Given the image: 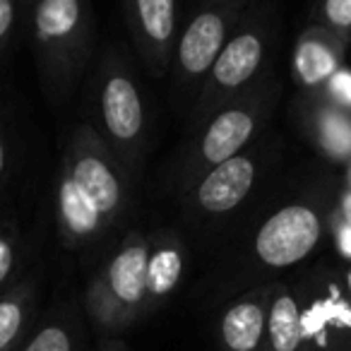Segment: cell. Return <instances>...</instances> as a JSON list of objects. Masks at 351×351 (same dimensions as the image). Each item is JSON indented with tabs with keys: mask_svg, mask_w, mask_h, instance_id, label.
<instances>
[{
	"mask_svg": "<svg viewBox=\"0 0 351 351\" xmlns=\"http://www.w3.org/2000/svg\"><path fill=\"white\" fill-rule=\"evenodd\" d=\"M135 176L89 123L70 128L56 178V226L65 248L97 245L125 221Z\"/></svg>",
	"mask_w": 351,
	"mask_h": 351,
	"instance_id": "obj_1",
	"label": "cell"
},
{
	"mask_svg": "<svg viewBox=\"0 0 351 351\" xmlns=\"http://www.w3.org/2000/svg\"><path fill=\"white\" fill-rule=\"evenodd\" d=\"M341 188L332 178L311 183L279 202L258 226L248 243V258L265 282L282 272L301 269L330 236V217Z\"/></svg>",
	"mask_w": 351,
	"mask_h": 351,
	"instance_id": "obj_2",
	"label": "cell"
},
{
	"mask_svg": "<svg viewBox=\"0 0 351 351\" xmlns=\"http://www.w3.org/2000/svg\"><path fill=\"white\" fill-rule=\"evenodd\" d=\"M89 125L132 176H140L149 147V111L125 46L101 51L87 84Z\"/></svg>",
	"mask_w": 351,
	"mask_h": 351,
	"instance_id": "obj_3",
	"label": "cell"
},
{
	"mask_svg": "<svg viewBox=\"0 0 351 351\" xmlns=\"http://www.w3.org/2000/svg\"><path fill=\"white\" fill-rule=\"evenodd\" d=\"M29 32L41 89L51 106H63L87 75L97 20L87 0H41L29 5Z\"/></svg>",
	"mask_w": 351,
	"mask_h": 351,
	"instance_id": "obj_4",
	"label": "cell"
},
{
	"mask_svg": "<svg viewBox=\"0 0 351 351\" xmlns=\"http://www.w3.org/2000/svg\"><path fill=\"white\" fill-rule=\"evenodd\" d=\"M282 97V80L267 73L255 87L226 101L207 118L195 123V132L188 137L176 166V186L183 188L205 171L224 164L250 149L265 137L274 108Z\"/></svg>",
	"mask_w": 351,
	"mask_h": 351,
	"instance_id": "obj_5",
	"label": "cell"
},
{
	"mask_svg": "<svg viewBox=\"0 0 351 351\" xmlns=\"http://www.w3.org/2000/svg\"><path fill=\"white\" fill-rule=\"evenodd\" d=\"M277 32L279 20L269 5H250L245 10L193 101V123H200L272 73L269 58L277 44Z\"/></svg>",
	"mask_w": 351,
	"mask_h": 351,
	"instance_id": "obj_6",
	"label": "cell"
},
{
	"mask_svg": "<svg viewBox=\"0 0 351 351\" xmlns=\"http://www.w3.org/2000/svg\"><path fill=\"white\" fill-rule=\"evenodd\" d=\"M147 255L149 234L140 229L128 231L89 282L84 308L104 335L125 332L147 317Z\"/></svg>",
	"mask_w": 351,
	"mask_h": 351,
	"instance_id": "obj_7",
	"label": "cell"
},
{
	"mask_svg": "<svg viewBox=\"0 0 351 351\" xmlns=\"http://www.w3.org/2000/svg\"><path fill=\"white\" fill-rule=\"evenodd\" d=\"M279 159L277 142L260 137L250 149L205 171L178 188V202L193 221H224L241 210L272 173Z\"/></svg>",
	"mask_w": 351,
	"mask_h": 351,
	"instance_id": "obj_8",
	"label": "cell"
},
{
	"mask_svg": "<svg viewBox=\"0 0 351 351\" xmlns=\"http://www.w3.org/2000/svg\"><path fill=\"white\" fill-rule=\"evenodd\" d=\"M291 282L301 298L303 351H351V298L339 265L317 260L296 269Z\"/></svg>",
	"mask_w": 351,
	"mask_h": 351,
	"instance_id": "obj_9",
	"label": "cell"
},
{
	"mask_svg": "<svg viewBox=\"0 0 351 351\" xmlns=\"http://www.w3.org/2000/svg\"><path fill=\"white\" fill-rule=\"evenodd\" d=\"M248 8V0H217L197 8L191 20L183 22L171 60V77L176 89L191 101H195L202 82Z\"/></svg>",
	"mask_w": 351,
	"mask_h": 351,
	"instance_id": "obj_10",
	"label": "cell"
},
{
	"mask_svg": "<svg viewBox=\"0 0 351 351\" xmlns=\"http://www.w3.org/2000/svg\"><path fill=\"white\" fill-rule=\"evenodd\" d=\"M121 12L147 75L154 80L166 77L183 27L181 5L176 0H125Z\"/></svg>",
	"mask_w": 351,
	"mask_h": 351,
	"instance_id": "obj_11",
	"label": "cell"
},
{
	"mask_svg": "<svg viewBox=\"0 0 351 351\" xmlns=\"http://www.w3.org/2000/svg\"><path fill=\"white\" fill-rule=\"evenodd\" d=\"M291 118L317 156L344 169L351 164V108L320 92L298 94L291 101Z\"/></svg>",
	"mask_w": 351,
	"mask_h": 351,
	"instance_id": "obj_12",
	"label": "cell"
},
{
	"mask_svg": "<svg viewBox=\"0 0 351 351\" xmlns=\"http://www.w3.org/2000/svg\"><path fill=\"white\" fill-rule=\"evenodd\" d=\"M269 282L250 284L224 303L217 322L221 351H265L269 320Z\"/></svg>",
	"mask_w": 351,
	"mask_h": 351,
	"instance_id": "obj_13",
	"label": "cell"
},
{
	"mask_svg": "<svg viewBox=\"0 0 351 351\" xmlns=\"http://www.w3.org/2000/svg\"><path fill=\"white\" fill-rule=\"evenodd\" d=\"M349 46L332 32L308 25L298 34L291 51V80L298 87V94L322 92L346 65Z\"/></svg>",
	"mask_w": 351,
	"mask_h": 351,
	"instance_id": "obj_14",
	"label": "cell"
},
{
	"mask_svg": "<svg viewBox=\"0 0 351 351\" xmlns=\"http://www.w3.org/2000/svg\"><path fill=\"white\" fill-rule=\"evenodd\" d=\"M191 253L173 229H156L149 234L147 255V308L145 315L161 311L178 293L188 272Z\"/></svg>",
	"mask_w": 351,
	"mask_h": 351,
	"instance_id": "obj_15",
	"label": "cell"
},
{
	"mask_svg": "<svg viewBox=\"0 0 351 351\" xmlns=\"http://www.w3.org/2000/svg\"><path fill=\"white\" fill-rule=\"evenodd\" d=\"M269 320H267V349L265 351H303L301 298L291 277H279L269 282Z\"/></svg>",
	"mask_w": 351,
	"mask_h": 351,
	"instance_id": "obj_16",
	"label": "cell"
},
{
	"mask_svg": "<svg viewBox=\"0 0 351 351\" xmlns=\"http://www.w3.org/2000/svg\"><path fill=\"white\" fill-rule=\"evenodd\" d=\"M39 287L34 279H20L0 293V351H15L25 344L36 313Z\"/></svg>",
	"mask_w": 351,
	"mask_h": 351,
	"instance_id": "obj_17",
	"label": "cell"
},
{
	"mask_svg": "<svg viewBox=\"0 0 351 351\" xmlns=\"http://www.w3.org/2000/svg\"><path fill=\"white\" fill-rule=\"evenodd\" d=\"M20 351H82V327L70 311L51 313L27 337Z\"/></svg>",
	"mask_w": 351,
	"mask_h": 351,
	"instance_id": "obj_18",
	"label": "cell"
},
{
	"mask_svg": "<svg viewBox=\"0 0 351 351\" xmlns=\"http://www.w3.org/2000/svg\"><path fill=\"white\" fill-rule=\"evenodd\" d=\"M308 25L322 27L332 32L346 44H351V0H325L317 3L311 10V22Z\"/></svg>",
	"mask_w": 351,
	"mask_h": 351,
	"instance_id": "obj_19",
	"label": "cell"
},
{
	"mask_svg": "<svg viewBox=\"0 0 351 351\" xmlns=\"http://www.w3.org/2000/svg\"><path fill=\"white\" fill-rule=\"evenodd\" d=\"M22 239L15 221H0V293L15 284V272L20 265Z\"/></svg>",
	"mask_w": 351,
	"mask_h": 351,
	"instance_id": "obj_20",
	"label": "cell"
},
{
	"mask_svg": "<svg viewBox=\"0 0 351 351\" xmlns=\"http://www.w3.org/2000/svg\"><path fill=\"white\" fill-rule=\"evenodd\" d=\"M17 22H20V5L12 0H0V63L5 60L12 46Z\"/></svg>",
	"mask_w": 351,
	"mask_h": 351,
	"instance_id": "obj_21",
	"label": "cell"
},
{
	"mask_svg": "<svg viewBox=\"0 0 351 351\" xmlns=\"http://www.w3.org/2000/svg\"><path fill=\"white\" fill-rule=\"evenodd\" d=\"M320 94H325L327 99H332V101L339 104V106L351 108V70L344 65Z\"/></svg>",
	"mask_w": 351,
	"mask_h": 351,
	"instance_id": "obj_22",
	"label": "cell"
},
{
	"mask_svg": "<svg viewBox=\"0 0 351 351\" xmlns=\"http://www.w3.org/2000/svg\"><path fill=\"white\" fill-rule=\"evenodd\" d=\"M10 156H12V142L10 132H8L5 121L0 118V188L8 178V169H10Z\"/></svg>",
	"mask_w": 351,
	"mask_h": 351,
	"instance_id": "obj_23",
	"label": "cell"
},
{
	"mask_svg": "<svg viewBox=\"0 0 351 351\" xmlns=\"http://www.w3.org/2000/svg\"><path fill=\"white\" fill-rule=\"evenodd\" d=\"M335 215H339L341 219L351 221V188H341L339 195H337L335 202Z\"/></svg>",
	"mask_w": 351,
	"mask_h": 351,
	"instance_id": "obj_24",
	"label": "cell"
},
{
	"mask_svg": "<svg viewBox=\"0 0 351 351\" xmlns=\"http://www.w3.org/2000/svg\"><path fill=\"white\" fill-rule=\"evenodd\" d=\"M97 351H130L128 349V344L125 341H121V339H104L101 344H99V349Z\"/></svg>",
	"mask_w": 351,
	"mask_h": 351,
	"instance_id": "obj_25",
	"label": "cell"
},
{
	"mask_svg": "<svg viewBox=\"0 0 351 351\" xmlns=\"http://www.w3.org/2000/svg\"><path fill=\"white\" fill-rule=\"evenodd\" d=\"M339 272H341V282H344V289L351 298V265H339Z\"/></svg>",
	"mask_w": 351,
	"mask_h": 351,
	"instance_id": "obj_26",
	"label": "cell"
},
{
	"mask_svg": "<svg viewBox=\"0 0 351 351\" xmlns=\"http://www.w3.org/2000/svg\"><path fill=\"white\" fill-rule=\"evenodd\" d=\"M344 186H346V188H351V164L346 166V181H344Z\"/></svg>",
	"mask_w": 351,
	"mask_h": 351,
	"instance_id": "obj_27",
	"label": "cell"
}]
</instances>
